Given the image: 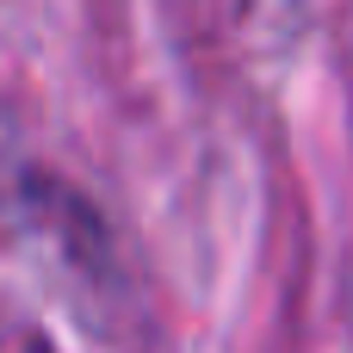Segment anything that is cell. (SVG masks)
<instances>
[{"mask_svg": "<svg viewBox=\"0 0 353 353\" xmlns=\"http://www.w3.org/2000/svg\"><path fill=\"white\" fill-rule=\"evenodd\" d=\"M0 353H37V347H6V341H0Z\"/></svg>", "mask_w": 353, "mask_h": 353, "instance_id": "obj_1", "label": "cell"}]
</instances>
